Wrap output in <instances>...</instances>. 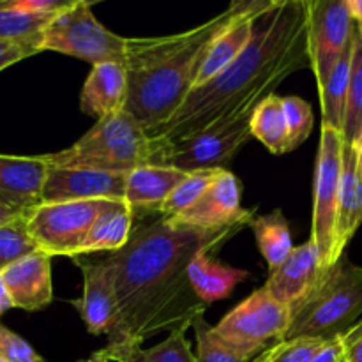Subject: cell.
I'll return each mask as SVG.
<instances>
[{"mask_svg":"<svg viewBox=\"0 0 362 362\" xmlns=\"http://www.w3.org/2000/svg\"><path fill=\"white\" fill-rule=\"evenodd\" d=\"M127 71L124 64L105 62L92 66L80 94V110L95 120L126 108Z\"/></svg>","mask_w":362,"mask_h":362,"instance_id":"44dd1931","label":"cell"},{"mask_svg":"<svg viewBox=\"0 0 362 362\" xmlns=\"http://www.w3.org/2000/svg\"><path fill=\"white\" fill-rule=\"evenodd\" d=\"M306 16V0H272L255 21L244 52L218 76L193 88L154 140L177 144L253 113L286 78L311 67Z\"/></svg>","mask_w":362,"mask_h":362,"instance_id":"7a4b0ae2","label":"cell"},{"mask_svg":"<svg viewBox=\"0 0 362 362\" xmlns=\"http://www.w3.org/2000/svg\"><path fill=\"white\" fill-rule=\"evenodd\" d=\"M251 115L253 113L218 124L177 144H159L165 148L161 166H172L182 172L226 170L251 138Z\"/></svg>","mask_w":362,"mask_h":362,"instance_id":"30bf717a","label":"cell"},{"mask_svg":"<svg viewBox=\"0 0 362 362\" xmlns=\"http://www.w3.org/2000/svg\"><path fill=\"white\" fill-rule=\"evenodd\" d=\"M83 274V296L74 303L90 334H108L115 320L113 274L106 260H78Z\"/></svg>","mask_w":362,"mask_h":362,"instance_id":"9a60e30c","label":"cell"},{"mask_svg":"<svg viewBox=\"0 0 362 362\" xmlns=\"http://www.w3.org/2000/svg\"><path fill=\"white\" fill-rule=\"evenodd\" d=\"M110 361L115 362H198L186 339V331L170 332L168 338L152 349H144L140 341L108 343Z\"/></svg>","mask_w":362,"mask_h":362,"instance_id":"cb8c5ba5","label":"cell"},{"mask_svg":"<svg viewBox=\"0 0 362 362\" xmlns=\"http://www.w3.org/2000/svg\"><path fill=\"white\" fill-rule=\"evenodd\" d=\"M25 212H27V211H21V209H16V207H11V205L0 202V226L7 225V223L16 221V219H20V218H23Z\"/></svg>","mask_w":362,"mask_h":362,"instance_id":"ab89813d","label":"cell"},{"mask_svg":"<svg viewBox=\"0 0 362 362\" xmlns=\"http://www.w3.org/2000/svg\"><path fill=\"white\" fill-rule=\"evenodd\" d=\"M0 362H2V361H0Z\"/></svg>","mask_w":362,"mask_h":362,"instance_id":"7dc6e473","label":"cell"},{"mask_svg":"<svg viewBox=\"0 0 362 362\" xmlns=\"http://www.w3.org/2000/svg\"><path fill=\"white\" fill-rule=\"evenodd\" d=\"M39 48L37 45L34 42H28V45H16V46H11L9 49L0 53V71H4L6 67L13 66V64L20 62V60L28 59V57H34L37 55Z\"/></svg>","mask_w":362,"mask_h":362,"instance_id":"74e56055","label":"cell"},{"mask_svg":"<svg viewBox=\"0 0 362 362\" xmlns=\"http://www.w3.org/2000/svg\"><path fill=\"white\" fill-rule=\"evenodd\" d=\"M311 362H343V350L339 338L329 341Z\"/></svg>","mask_w":362,"mask_h":362,"instance_id":"f35d334b","label":"cell"},{"mask_svg":"<svg viewBox=\"0 0 362 362\" xmlns=\"http://www.w3.org/2000/svg\"><path fill=\"white\" fill-rule=\"evenodd\" d=\"M11 46H16V45H9V42H0V53L6 52V49H9Z\"/></svg>","mask_w":362,"mask_h":362,"instance_id":"f6af8a7d","label":"cell"},{"mask_svg":"<svg viewBox=\"0 0 362 362\" xmlns=\"http://www.w3.org/2000/svg\"><path fill=\"white\" fill-rule=\"evenodd\" d=\"M322 271L317 246L310 239L303 246L293 247L285 262L269 274L264 288L272 299L290 308L310 292Z\"/></svg>","mask_w":362,"mask_h":362,"instance_id":"e0dca14e","label":"cell"},{"mask_svg":"<svg viewBox=\"0 0 362 362\" xmlns=\"http://www.w3.org/2000/svg\"><path fill=\"white\" fill-rule=\"evenodd\" d=\"M327 343L324 339L311 338L281 339L258 354L255 362H311Z\"/></svg>","mask_w":362,"mask_h":362,"instance_id":"d6a6232c","label":"cell"},{"mask_svg":"<svg viewBox=\"0 0 362 362\" xmlns=\"http://www.w3.org/2000/svg\"><path fill=\"white\" fill-rule=\"evenodd\" d=\"M350 62H352V39L346 46L343 55L336 62L334 69L329 74L327 81L320 88V106H322V126L338 131L341 134L343 115H345L346 92H349L350 80Z\"/></svg>","mask_w":362,"mask_h":362,"instance_id":"4316f807","label":"cell"},{"mask_svg":"<svg viewBox=\"0 0 362 362\" xmlns=\"http://www.w3.org/2000/svg\"><path fill=\"white\" fill-rule=\"evenodd\" d=\"M362 225V177L357 166V152L352 145L343 144L341 177H339L338 211H336L334 258L345 253L346 244L352 240Z\"/></svg>","mask_w":362,"mask_h":362,"instance_id":"d6986e66","label":"cell"},{"mask_svg":"<svg viewBox=\"0 0 362 362\" xmlns=\"http://www.w3.org/2000/svg\"><path fill=\"white\" fill-rule=\"evenodd\" d=\"M127 37L113 34L99 23L92 4L74 0L71 7L57 14L39 37V52H57L90 62L124 64Z\"/></svg>","mask_w":362,"mask_h":362,"instance_id":"8992f818","label":"cell"},{"mask_svg":"<svg viewBox=\"0 0 362 362\" xmlns=\"http://www.w3.org/2000/svg\"><path fill=\"white\" fill-rule=\"evenodd\" d=\"M0 361L2 362H45L21 336L0 324Z\"/></svg>","mask_w":362,"mask_h":362,"instance_id":"e575fe53","label":"cell"},{"mask_svg":"<svg viewBox=\"0 0 362 362\" xmlns=\"http://www.w3.org/2000/svg\"><path fill=\"white\" fill-rule=\"evenodd\" d=\"M189 172L172 166H140L127 173L124 202L133 212V218L158 214L163 202L182 182Z\"/></svg>","mask_w":362,"mask_h":362,"instance_id":"ac0fdd59","label":"cell"},{"mask_svg":"<svg viewBox=\"0 0 362 362\" xmlns=\"http://www.w3.org/2000/svg\"><path fill=\"white\" fill-rule=\"evenodd\" d=\"M250 226L257 239L258 250H260L265 264L269 265V271L272 272L285 262V258L293 250L288 221L283 216L281 209H276L271 214L251 219Z\"/></svg>","mask_w":362,"mask_h":362,"instance_id":"d4e9b609","label":"cell"},{"mask_svg":"<svg viewBox=\"0 0 362 362\" xmlns=\"http://www.w3.org/2000/svg\"><path fill=\"white\" fill-rule=\"evenodd\" d=\"M113 204L115 200L39 204L25 212V225L39 251L52 258H74L95 219Z\"/></svg>","mask_w":362,"mask_h":362,"instance_id":"52a82bcc","label":"cell"},{"mask_svg":"<svg viewBox=\"0 0 362 362\" xmlns=\"http://www.w3.org/2000/svg\"><path fill=\"white\" fill-rule=\"evenodd\" d=\"M11 308H13V304H11L9 293H7L6 285H4L2 281V276H0V318H2V315L6 313V311H9Z\"/></svg>","mask_w":362,"mask_h":362,"instance_id":"b9f144b4","label":"cell"},{"mask_svg":"<svg viewBox=\"0 0 362 362\" xmlns=\"http://www.w3.org/2000/svg\"><path fill=\"white\" fill-rule=\"evenodd\" d=\"M343 362H362V320L339 336Z\"/></svg>","mask_w":362,"mask_h":362,"instance_id":"8d00e7d4","label":"cell"},{"mask_svg":"<svg viewBox=\"0 0 362 362\" xmlns=\"http://www.w3.org/2000/svg\"><path fill=\"white\" fill-rule=\"evenodd\" d=\"M251 136L257 138L272 154L288 152V131H286L283 98L271 94L257 105L250 120Z\"/></svg>","mask_w":362,"mask_h":362,"instance_id":"484cf974","label":"cell"},{"mask_svg":"<svg viewBox=\"0 0 362 362\" xmlns=\"http://www.w3.org/2000/svg\"><path fill=\"white\" fill-rule=\"evenodd\" d=\"M251 0H237L211 20L186 32L126 42V112L154 138L194 88L200 67L216 39L247 9Z\"/></svg>","mask_w":362,"mask_h":362,"instance_id":"3957f363","label":"cell"},{"mask_svg":"<svg viewBox=\"0 0 362 362\" xmlns=\"http://www.w3.org/2000/svg\"><path fill=\"white\" fill-rule=\"evenodd\" d=\"M35 251L39 250L28 233L25 216L0 226V271Z\"/></svg>","mask_w":362,"mask_h":362,"instance_id":"1f68e13d","label":"cell"},{"mask_svg":"<svg viewBox=\"0 0 362 362\" xmlns=\"http://www.w3.org/2000/svg\"><path fill=\"white\" fill-rule=\"evenodd\" d=\"M306 11L308 55L320 90L350 45L356 23L345 0H306Z\"/></svg>","mask_w":362,"mask_h":362,"instance_id":"8fae6325","label":"cell"},{"mask_svg":"<svg viewBox=\"0 0 362 362\" xmlns=\"http://www.w3.org/2000/svg\"><path fill=\"white\" fill-rule=\"evenodd\" d=\"M283 110L288 131V152H292L300 147L311 134L315 122L313 108L299 95H288L283 98Z\"/></svg>","mask_w":362,"mask_h":362,"instance_id":"836d02e7","label":"cell"},{"mask_svg":"<svg viewBox=\"0 0 362 362\" xmlns=\"http://www.w3.org/2000/svg\"><path fill=\"white\" fill-rule=\"evenodd\" d=\"M52 168H92L129 173L161 163V148L126 110L95 120L78 141L64 151L42 154Z\"/></svg>","mask_w":362,"mask_h":362,"instance_id":"5b68a950","label":"cell"},{"mask_svg":"<svg viewBox=\"0 0 362 362\" xmlns=\"http://www.w3.org/2000/svg\"><path fill=\"white\" fill-rule=\"evenodd\" d=\"M288 310L290 322L283 339L339 338L362 317V267L343 253Z\"/></svg>","mask_w":362,"mask_h":362,"instance_id":"277c9868","label":"cell"},{"mask_svg":"<svg viewBox=\"0 0 362 362\" xmlns=\"http://www.w3.org/2000/svg\"><path fill=\"white\" fill-rule=\"evenodd\" d=\"M209 253L211 251L207 250L197 253L187 267L191 288L205 306L230 297L233 288L251 276V272L246 269L223 264Z\"/></svg>","mask_w":362,"mask_h":362,"instance_id":"7402d4cb","label":"cell"},{"mask_svg":"<svg viewBox=\"0 0 362 362\" xmlns=\"http://www.w3.org/2000/svg\"><path fill=\"white\" fill-rule=\"evenodd\" d=\"M243 228L207 232L159 216L133 230L126 246L105 258L113 274L117 308L110 343H144L161 332L187 331L207 308L191 288L189 262L200 251L219 247Z\"/></svg>","mask_w":362,"mask_h":362,"instance_id":"6da1fadb","label":"cell"},{"mask_svg":"<svg viewBox=\"0 0 362 362\" xmlns=\"http://www.w3.org/2000/svg\"><path fill=\"white\" fill-rule=\"evenodd\" d=\"M127 173L92 168H52L46 173L41 204L124 200Z\"/></svg>","mask_w":362,"mask_h":362,"instance_id":"4fadbf2b","label":"cell"},{"mask_svg":"<svg viewBox=\"0 0 362 362\" xmlns=\"http://www.w3.org/2000/svg\"><path fill=\"white\" fill-rule=\"evenodd\" d=\"M219 172L221 170H197V172H189V175L163 202V205L158 211V216H161V218H173V216L186 211L187 207H191L205 193V189L211 186L212 180L218 177Z\"/></svg>","mask_w":362,"mask_h":362,"instance_id":"f546056e","label":"cell"},{"mask_svg":"<svg viewBox=\"0 0 362 362\" xmlns=\"http://www.w3.org/2000/svg\"><path fill=\"white\" fill-rule=\"evenodd\" d=\"M13 308L39 311L53 300L52 257L42 251L28 255L0 271Z\"/></svg>","mask_w":362,"mask_h":362,"instance_id":"5bb4252c","label":"cell"},{"mask_svg":"<svg viewBox=\"0 0 362 362\" xmlns=\"http://www.w3.org/2000/svg\"><path fill=\"white\" fill-rule=\"evenodd\" d=\"M271 2L272 0H251L247 9L240 13L228 25V28L216 39L214 45L209 49L207 57H205L204 64H202L200 73L194 81V88L202 87L214 76H218L225 67H228L244 52L251 35H253L255 21L260 16L262 11L267 9Z\"/></svg>","mask_w":362,"mask_h":362,"instance_id":"ffe728a7","label":"cell"},{"mask_svg":"<svg viewBox=\"0 0 362 362\" xmlns=\"http://www.w3.org/2000/svg\"><path fill=\"white\" fill-rule=\"evenodd\" d=\"M0 2L7 9L34 14V16L53 18L71 7L74 0H0Z\"/></svg>","mask_w":362,"mask_h":362,"instance_id":"d590c367","label":"cell"},{"mask_svg":"<svg viewBox=\"0 0 362 362\" xmlns=\"http://www.w3.org/2000/svg\"><path fill=\"white\" fill-rule=\"evenodd\" d=\"M48 168L42 156L0 154V202L21 211L37 207Z\"/></svg>","mask_w":362,"mask_h":362,"instance_id":"2e32d148","label":"cell"},{"mask_svg":"<svg viewBox=\"0 0 362 362\" xmlns=\"http://www.w3.org/2000/svg\"><path fill=\"white\" fill-rule=\"evenodd\" d=\"M356 28H357V34H359V39L362 42V23H356Z\"/></svg>","mask_w":362,"mask_h":362,"instance_id":"bcb514c9","label":"cell"},{"mask_svg":"<svg viewBox=\"0 0 362 362\" xmlns=\"http://www.w3.org/2000/svg\"><path fill=\"white\" fill-rule=\"evenodd\" d=\"M133 212L126 202H115L95 219L74 258H80L81 255L99 253V251H110V253L119 251L129 240L133 232Z\"/></svg>","mask_w":362,"mask_h":362,"instance_id":"603a6c76","label":"cell"},{"mask_svg":"<svg viewBox=\"0 0 362 362\" xmlns=\"http://www.w3.org/2000/svg\"><path fill=\"white\" fill-rule=\"evenodd\" d=\"M240 197H243L240 180L230 170H221L205 193L191 207L166 219L175 225L207 230V232H218L232 226H246L253 219V211L243 209Z\"/></svg>","mask_w":362,"mask_h":362,"instance_id":"7c38bea8","label":"cell"},{"mask_svg":"<svg viewBox=\"0 0 362 362\" xmlns=\"http://www.w3.org/2000/svg\"><path fill=\"white\" fill-rule=\"evenodd\" d=\"M197 338V361L198 362H250L251 357L244 356L239 350L223 341L214 331V325L205 320L204 315L197 317L191 324Z\"/></svg>","mask_w":362,"mask_h":362,"instance_id":"4dcf8cb0","label":"cell"},{"mask_svg":"<svg viewBox=\"0 0 362 362\" xmlns=\"http://www.w3.org/2000/svg\"><path fill=\"white\" fill-rule=\"evenodd\" d=\"M341 134L331 127L322 126L317 166H315L313 226H311V240L317 246L322 269L331 267L336 262L334 230L339 177H341Z\"/></svg>","mask_w":362,"mask_h":362,"instance_id":"9c48e42d","label":"cell"},{"mask_svg":"<svg viewBox=\"0 0 362 362\" xmlns=\"http://www.w3.org/2000/svg\"><path fill=\"white\" fill-rule=\"evenodd\" d=\"M78 362H110L108 350L101 349V350H98V352L92 354V356L88 357V359H81V361H78Z\"/></svg>","mask_w":362,"mask_h":362,"instance_id":"7bdbcfd3","label":"cell"},{"mask_svg":"<svg viewBox=\"0 0 362 362\" xmlns=\"http://www.w3.org/2000/svg\"><path fill=\"white\" fill-rule=\"evenodd\" d=\"M354 23H362V0H345Z\"/></svg>","mask_w":362,"mask_h":362,"instance_id":"60d3db41","label":"cell"},{"mask_svg":"<svg viewBox=\"0 0 362 362\" xmlns=\"http://www.w3.org/2000/svg\"><path fill=\"white\" fill-rule=\"evenodd\" d=\"M288 322V308L272 299L262 286L223 317L214 325V331L223 341L253 359L265 349L281 341Z\"/></svg>","mask_w":362,"mask_h":362,"instance_id":"ba28073f","label":"cell"},{"mask_svg":"<svg viewBox=\"0 0 362 362\" xmlns=\"http://www.w3.org/2000/svg\"><path fill=\"white\" fill-rule=\"evenodd\" d=\"M356 152H357V166H359V172L362 177V133H361L359 141H357V145H356Z\"/></svg>","mask_w":362,"mask_h":362,"instance_id":"ee69618b","label":"cell"},{"mask_svg":"<svg viewBox=\"0 0 362 362\" xmlns=\"http://www.w3.org/2000/svg\"><path fill=\"white\" fill-rule=\"evenodd\" d=\"M362 133V42L354 28L352 62H350L349 92H346L345 115H343L341 138L345 145L356 147Z\"/></svg>","mask_w":362,"mask_h":362,"instance_id":"83f0119b","label":"cell"},{"mask_svg":"<svg viewBox=\"0 0 362 362\" xmlns=\"http://www.w3.org/2000/svg\"><path fill=\"white\" fill-rule=\"evenodd\" d=\"M53 18L34 16V14L7 9L0 2V42H9V45H28V42H34L39 48L41 32L45 30L46 25Z\"/></svg>","mask_w":362,"mask_h":362,"instance_id":"f1b7e54d","label":"cell"}]
</instances>
